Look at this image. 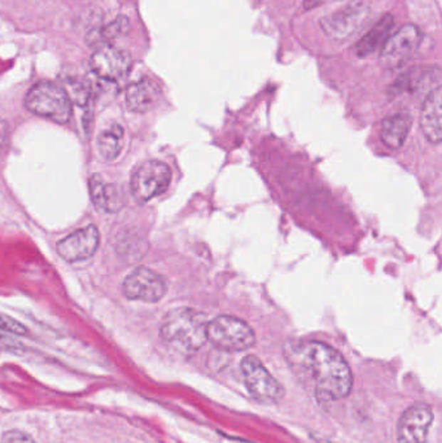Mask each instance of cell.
Returning <instances> with one entry per match:
<instances>
[{
	"instance_id": "obj_14",
	"label": "cell",
	"mask_w": 442,
	"mask_h": 443,
	"mask_svg": "<svg viewBox=\"0 0 442 443\" xmlns=\"http://www.w3.org/2000/svg\"><path fill=\"white\" fill-rule=\"evenodd\" d=\"M90 196L98 210L116 213L124 206L122 191L115 183H107L102 175L94 174L88 182Z\"/></svg>"
},
{
	"instance_id": "obj_7",
	"label": "cell",
	"mask_w": 442,
	"mask_h": 443,
	"mask_svg": "<svg viewBox=\"0 0 442 443\" xmlns=\"http://www.w3.org/2000/svg\"><path fill=\"white\" fill-rule=\"evenodd\" d=\"M172 182V170L161 161L151 160L142 164L131 178L130 188L139 203H148L164 193Z\"/></svg>"
},
{
	"instance_id": "obj_1",
	"label": "cell",
	"mask_w": 442,
	"mask_h": 443,
	"mask_svg": "<svg viewBox=\"0 0 442 443\" xmlns=\"http://www.w3.org/2000/svg\"><path fill=\"white\" fill-rule=\"evenodd\" d=\"M292 361L312 381L320 400L348 397L353 388V373L337 350L320 341L298 342L292 349Z\"/></svg>"
},
{
	"instance_id": "obj_6",
	"label": "cell",
	"mask_w": 442,
	"mask_h": 443,
	"mask_svg": "<svg viewBox=\"0 0 442 443\" xmlns=\"http://www.w3.org/2000/svg\"><path fill=\"white\" fill-rule=\"evenodd\" d=\"M240 368L248 392L251 393L254 400L265 405H271L283 398V386L266 370L257 356H246L241 361Z\"/></svg>"
},
{
	"instance_id": "obj_2",
	"label": "cell",
	"mask_w": 442,
	"mask_h": 443,
	"mask_svg": "<svg viewBox=\"0 0 442 443\" xmlns=\"http://www.w3.org/2000/svg\"><path fill=\"white\" fill-rule=\"evenodd\" d=\"M208 321L203 313L191 307H178L167 314L161 324V337L183 356H192L208 341Z\"/></svg>"
},
{
	"instance_id": "obj_13",
	"label": "cell",
	"mask_w": 442,
	"mask_h": 443,
	"mask_svg": "<svg viewBox=\"0 0 442 443\" xmlns=\"http://www.w3.org/2000/svg\"><path fill=\"white\" fill-rule=\"evenodd\" d=\"M442 90L440 86L428 92L421 112V127L423 135L429 143L440 144L442 140Z\"/></svg>"
},
{
	"instance_id": "obj_20",
	"label": "cell",
	"mask_w": 442,
	"mask_h": 443,
	"mask_svg": "<svg viewBox=\"0 0 442 443\" xmlns=\"http://www.w3.org/2000/svg\"><path fill=\"white\" fill-rule=\"evenodd\" d=\"M65 91L69 99H70V102H74L78 105H85L88 102L90 87H88V83H85L82 80L68 82V90Z\"/></svg>"
},
{
	"instance_id": "obj_17",
	"label": "cell",
	"mask_w": 442,
	"mask_h": 443,
	"mask_svg": "<svg viewBox=\"0 0 442 443\" xmlns=\"http://www.w3.org/2000/svg\"><path fill=\"white\" fill-rule=\"evenodd\" d=\"M394 26V18L391 14L383 16L379 21L371 28L355 47V53L359 58H366L371 53L377 51L384 46L386 39L391 37V30Z\"/></svg>"
},
{
	"instance_id": "obj_21",
	"label": "cell",
	"mask_w": 442,
	"mask_h": 443,
	"mask_svg": "<svg viewBox=\"0 0 442 443\" xmlns=\"http://www.w3.org/2000/svg\"><path fill=\"white\" fill-rule=\"evenodd\" d=\"M0 329L16 334H25L28 332L21 323H19L17 320L12 319V318H8L3 314H0Z\"/></svg>"
},
{
	"instance_id": "obj_4",
	"label": "cell",
	"mask_w": 442,
	"mask_h": 443,
	"mask_svg": "<svg viewBox=\"0 0 442 443\" xmlns=\"http://www.w3.org/2000/svg\"><path fill=\"white\" fill-rule=\"evenodd\" d=\"M371 3L353 0L347 7L320 20V28L335 42H345L366 26L370 20Z\"/></svg>"
},
{
	"instance_id": "obj_23",
	"label": "cell",
	"mask_w": 442,
	"mask_h": 443,
	"mask_svg": "<svg viewBox=\"0 0 442 443\" xmlns=\"http://www.w3.org/2000/svg\"><path fill=\"white\" fill-rule=\"evenodd\" d=\"M8 137V124L7 122L0 119V148L4 144L6 139Z\"/></svg>"
},
{
	"instance_id": "obj_9",
	"label": "cell",
	"mask_w": 442,
	"mask_h": 443,
	"mask_svg": "<svg viewBox=\"0 0 442 443\" xmlns=\"http://www.w3.org/2000/svg\"><path fill=\"white\" fill-rule=\"evenodd\" d=\"M421 42V33L414 23H406L391 34L382 47L380 58L385 66L399 68L411 58Z\"/></svg>"
},
{
	"instance_id": "obj_5",
	"label": "cell",
	"mask_w": 442,
	"mask_h": 443,
	"mask_svg": "<svg viewBox=\"0 0 442 443\" xmlns=\"http://www.w3.org/2000/svg\"><path fill=\"white\" fill-rule=\"evenodd\" d=\"M208 340L223 351H244L251 349L256 342L253 329L244 320L221 315L208 323Z\"/></svg>"
},
{
	"instance_id": "obj_11",
	"label": "cell",
	"mask_w": 442,
	"mask_h": 443,
	"mask_svg": "<svg viewBox=\"0 0 442 443\" xmlns=\"http://www.w3.org/2000/svg\"><path fill=\"white\" fill-rule=\"evenodd\" d=\"M433 422V412L431 407L418 403L409 407L399 417L397 427V442L426 443L431 424Z\"/></svg>"
},
{
	"instance_id": "obj_16",
	"label": "cell",
	"mask_w": 442,
	"mask_h": 443,
	"mask_svg": "<svg viewBox=\"0 0 442 443\" xmlns=\"http://www.w3.org/2000/svg\"><path fill=\"white\" fill-rule=\"evenodd\" d=\"M413 124V118L407 113H396L386 117L382 122L380 138L389 149H399L404 146Z\"/></svg>"
},
{
	"instance_id": "obj_18",
	"label": "cell",
	"mask_w": 442,
	"mask_h": 443,
	"mask_svg": "<svg viewBox=\"0 0 442 443\" xmlns=\"http://www.w3.org/2000/svg\"><path fill=\"white\" fill-rule=\"evenodd\" d=\"M129 30H130L129 18L125 16H120V17H117L115 21L110 22L108 25L90 31L88 36V42L90 46L98 48V47L109 44V42L115 41L117 38L127 34Z\"/></svg>"
},
{
	"instance_id": "obj_22",
	"label": "cell",
	"mask_w": 442,
	"mask_h": 443,
	"mask_svg": "<svg viewBox=\"0 0 442 443\" xmlns=\"http://www.w3.org/2000/svg\"><path fill=\"white\" fill-rule=\"evenodd\" d=\"M0 443H36V441L21 430H8L1 437Z\"/></svg>"
},
{
	"instance_id": "obj_15",
	"label": "cell",
	"mask_w": 442,
	"mask_h": 443,
	"mask_svg": "<svg viewBox=\"0 0 442 443\" xmlns=\"http://www.w3.org/2000/svg\"><path fill=\"white\" fill-rule=\"evenodd\" d=\"M161 95L162 91L154 80L143 78L126 90V105L134 113H145L159 104Z\"/></svg>"
},
{
	"instance_id": "obj_19",
	"label": "cell",
	"mask_w": 442,
	"mask_h": 443,
	"mask_svg": "<svg viewBox=\"0 0 442 443\" xmlns=\"http://www.w3.org/2000/svg\"><path fill=\"white\" fill-rule=\"evenodd\" d=\"M124 146V130L120 124H113L102 131L98 138V148L105 160H115Z\"/></svg>"
},
{
	"instance_id": "obj_12",
	"label": "cell",
	"mask_w": 442,
	"mask_h": 443,
	"mask_svg": "<svg viewBox=\"0 0 442 443\" xmlns=\"http://www.w3.org/2000/svg\"><path fill=\"white\" fill-rule=\"evenodd\" d=\"M100 235L95 225L78 230L58 244V253L68 262L86 261L96 253Z\"/></svg>"
},
{
	"instance_id": "obj_3",
	"label": "cell",
	"mask_w": 442,
	"mask_h": 443,
	"mask_svg": "<svg viewBox=\"0 0 442 443\" xmlns=\"http://www.w3.org/2000/svg\"><path fill=\"white\" fill-rule=\"evenodd\" d=\"M26 110L56 124H66L72 117V102L65 88L53 82H38L25 96Z\"/></svg>"
},
{
	"instance_id": "obj_10",
	"label": "cell",
	"mask_w": 442,
	"mask_h": 443,
	"mask_svg": "<svg viewBox=\"0 0 442 443\" xmlns=\"http://www.w3.org/2000/svg\"><path fill=\"white\" fill-rule=\"evenodd\" d=\"M130 53L121 48H117L112 44H105L95 48L93 56L90 58V66L99 78L117 82L125 78L130 72Z\"/></svg>"
},
{
	"instance_id": "obj_8",
	"label": "cell",
	"mask_w": 442,
	"mask_h": 443,
	"mask_svg": "<svg viewBox=\"0 0 442 443\" xmlns=\"http://www.w3.org/2000/svg\"><path fill=\"white\" fill-rule=\"evenodd\" d=\"M165 279L153 269L139 267L125 279L122 292L131 301H143L148 304L159 302L167 294Z\"/></svg>"
}]
</instances>
